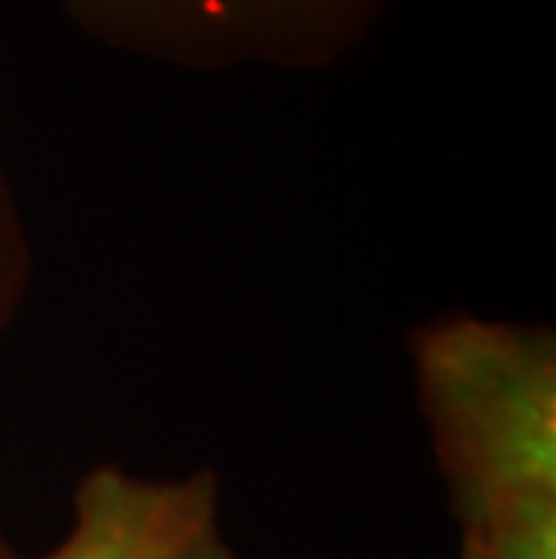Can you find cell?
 Instances as JSON below:
<instances>
[{
    "mask_svg": "<svg viewBox=\"0 0 556 559\" xmlns=\"http://www.w3.org/2000/svg\"><path fill=\"white\" fill-rule=\"evenodd\" d=\"M412 368L459 559H556L553 329L445 318L412 332Z\"/></svg>",
    "mask_w": 556,
    "mask_h": 559,
    "instance_id": "6da1fadb",
    "label": "cell"
},
{
    "mask_svg": "<svg viewBox=\"0 0 556 559\" xmlns=\"http://www.w3.org/2000/svg\"><path fill=\"white\" fill-rule=\"evenodd\" d=\"M80 37L185 73H318L405 0H58Z\"/></svg>",
    "mask_w": 556,
    "mask_h": 559,
    "instance_id": "7a4b0ae2",
    "label": "cell"
},
{
    "mask_svg": "<svg viewBox=\"0 0 556 559\" xmlns=\"http://www.w3.org/2000/svg\"><path fill=\"white\" fill-rule=\"evenodd\" d=\"M40 559H242L221 520L214 469L138 477L91 469L73 491L69 534Z\"/></svg>",
    "mask_w": 556,
    "mask_h": 559,
    "instance_id": "3957f363",
    "label": "cell"
},
{
    "mask_svg": "<svg viewBox=\"0 0 556 559\" xmlns=\"http://www.w3.org/2000/svg\"><path fill=\"white\" fill-rule=\"evenodd\" d=\"M0 105H4V87H0ZM29 271H33V253H29L26 221H22L15 192H11L4 148H0V329L15 318L22 300H26Z\"/></svg>",
    "mask_w": 556,
    "mask_h": 559,
    "instance_id": "277c9868",
    "label": "cell"
},
{
    "mask_svg": "<svg viewBox=\"0 0 556 559\" xmlns=\"http://www.w3.org/2000/svg\"><path fill=\"white\" fill-rule=\"evenodd\" d=\"M0 559H19V552L11 549L8 538H4V531H0Z\"/></svg>",
    "mask_w": 556,
    "mask_h": 559,
    "instance_id": "5b68a950",
    "label": "cell"
}]
</instances>
